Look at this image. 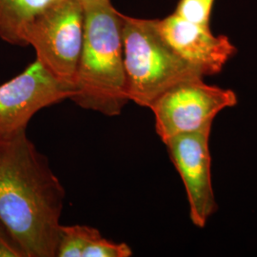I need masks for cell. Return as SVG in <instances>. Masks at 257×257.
Segmentation results:
<instances>
[{"label":"cell","mask_w":257,"mask_h":257,"mask_svg":"<svg viewBox=\"0 0 257 257\" xmlns=\"http://www.w3.org/2000/svg\"><path fill=\"white\" fill-rule=\"evenodd\" d=\"M26 130L0 132V220L25 257H56L65 190Z\"/></svg>","instance_id":"6da1fadb"},{"label":"cell","mask_w":257,"mask_h":257,"mask_svg":"<svg viewBox=\"0 0 257 257\" xmlns=\"http://www.w3.org/2000/svg\"><path fill=\"white\" fill-rule=\"evenodd\" d=\"M83 33L82 1L59 0L28 25L24 42L55 79L74 91Z\"/></svg>","instance_id":"277c9868"},{"label":"cell","mask_w":257,"mask_h":257,"mask_svg":"<svg viewBox=\"0 0 257 257\" xmlns=\"http://www.w3.org/2000/svg\"><path fill=\"white\" fill-rule=\"evenodd\" d=\"M122 41L128 101L150 108L175 85L204 78L160 37L155 19L122 15Z\"/></svg>","instance_id":"3957f363"},{"label":"cell","mask_w":257,"mask_h":257,"mask_svg":"<svg viewBox=\"0 0 257 257\" xmlns=\"http://www.w3.org/2000/svg\"><path fill=\"white\" fill-rule=\"evenodd\" d=\"M237 101L232 90L195 78L169 89L149 109L155 114L156 133L165 142L175 136L211 130L216 115Z\"/></svg>","instance_id":"5b68a950"},{"label":"cell","mask_w":257,"mask_h":257,"mask_svg":"<svg viewBox=\"0 0 257 257\" xmlns=\"http://www.w3.org/2000/svg\"><path fill=\"white\" fill-rule=\"evenodd\" d=\"M59 0H0V39L25 47L24 33L28 25Z\"/></svg>","instance_id":"9c48e42d"},{"label":"cell","mask_w":257,"mask_h":257,"mask_svg":"<svg viewBox=\"0 0 257 257\" xmlns=\"http://www.w3.org/2000/svg\"><path fill=\"white\" fill-rule=\"evenodd\" d=\"M73 92L36 59L21 74L0 85V132L27 128L37 111L70 99Z\"/></svg>","instance_id":"52a82bcc"},{"label":"cell","mask_w":257,"mask_h":257,"mask_svg":"<svg viewBox=\"0 0 257 257\" xmlns=\"http://www.w3.org/2000/svg\"><path fill=\"white\" fill-rule=\"evenodd\" d=\"M215 0H179L175 14L195 24L211 27V16Z\"/></svg>","instance_id":"7c38bea8"},{"label":"cell","mask_w":257,"mask_h":257,"mask_svg":"<svg viewBox=\"0 0 257 257\" xmlns=\"http://www.w3.org/2000/svg\"><path fill=\"white\" fill-rule=\"evenodd\" d=\"M156 27L169 47L203 77L219 74L234 56L236 48L226 36H216L205 27L172 14L155 19Z\"/></svg>","instance_id":"ba28073f"},{"label":"cell","mask_w":257,"mask_h":257,"mask_svg":"<svg viewBox=\"0 0 257 257\" xmlns=\"http://www.w3.org/2000/svg\"><path fill=\"white\" fill-rule=\"evenodd\" d=\"M211 130L175 136L166 140L170 157L187 193L190 218L203 229L217 210L211 180Z\"/></svg>","instance_id":"8992f818"},{"label":"cell","mask_w":257,"mask_h":257,"mask_svg":"<svg viewBox=\"0 0 257 257\" xmlns=\"http://www.w3.org/2000/svg\"><path fill=\"white\" fill-rule=\"evenodd\" d=\"M82 49L71 100L107 116L128 102L123 57L122 15L110 0H81Z\"/></svg>","instance_id":"7a4b0ae2"},{"label":"cell","mask_w":257,"mask_h":257,"mask_svg":"<svg viewBox=\"0 0 257 257\" xmlns=\"http://www.w3.org/2000/svg\"><path fill=\"white\" fill-rule=\"evenodd\" d=\"M0 257H25L23 250L0 220Z\"/></svg>","instance_id":"4fadbf2b"},{"label":"cell","mask_w":257,"mask_h":257,"mask_svg":"<svg viewBox=\"0 0 257 257\" xmlns=\"http://www.w3.org/2000/svg\"><path fill=\"white\" fill-rule=\"evenodd\" d=\"M133 251L125 243H114L103 238L96 229L91 228L82 257H128Z\"/></svg>","instance_id":"8fae6325"},{"label":"cell","mask_w":257,"mask_h":257,"mask_svg":"<svg viewBox=\"0 0 257 257\" xmlns=\"http://www.w3.org/2000/svg\"><path fill=\"white\" fill-rule=\"evenodd\" d=\"M90 230L88 226H61L56 257H82Z\"/></svg>","instance_id":"30bf717a"}]
</instances>
